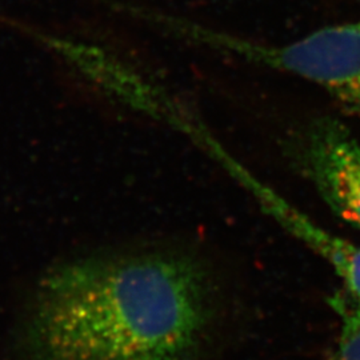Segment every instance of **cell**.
Listing matches in <instances>:
<instances>
[{"instance_id": "obj_3", "label": "cell", "mask_w": 360, "mask_h": 360, "mask_svg": "<svg viewBox=\"0 0 360 360\" xmlns=\"http://www.w3.org/2000/svg\"><path fill=\"white\" fill-rule=\"evenodd\" d=\"M288 154L335 215L360 231V141L324 116L296 131Z\"/></svg>"}, {"instance_id": "obj_2", "label": "cell", "mask_w": 360, "mask_h": 360, "mask_svg": "<svg viewBox=\"0 0 360 360\" xmlns=\"http://www.w3.org/2000/svg\"><path fill=\"white\" fill-rule=\"evenodd\" d=\"M156 22L179 38L307 80L345 112L360 115V19L323 27L283 44L257 43L168 13H159Z\"/></svg>"}, {"instance_id": "obj_4", "label": "cell", "mask_w": 360, "mask_h": 360, "mask_svg": "<svg viewBox=\"0 0 360 360\" xmlns=\"http://www.w3.org/2000/svg\"><path fill=\"white\" fill-rule=\"evenodd\" d=\"M335 271L343 283V291L360 306V245L327 233L315 251Z\"/></svg>"}, {"instance_id": "obj_5", "label": "cell", "mask_w": 360, "mask_h": 360, "mask_svg": "<svg viewBox=\"0 0 360 360\" xmlns=\"http://www.w3.org/2000/svg\"><path fill=\"white\" fill-rule=\"evenodd\" d=\"M340 318V333L328 360H360V306L342 290L330 297Z\"/></svg>"}, {"instance_id": "obj_1", "label": "cell", "mask_w": 360, "mask_h": 360, "mask_svg": "<svg viewBox=\"0 0 360 360\" xmlns=\"http://www.w3.org/2000/svg\"><path fill=\"white\" fill-rule=\"evenodd\" d=\"M214 321V283L195 257L107 254L46 276L28 346L37 360H198Z\"/></svg>"}]
</instances>
